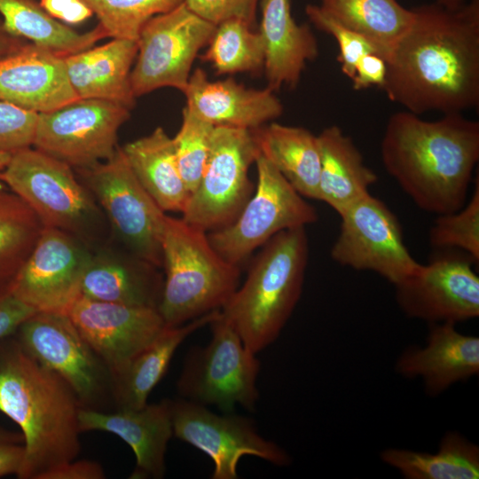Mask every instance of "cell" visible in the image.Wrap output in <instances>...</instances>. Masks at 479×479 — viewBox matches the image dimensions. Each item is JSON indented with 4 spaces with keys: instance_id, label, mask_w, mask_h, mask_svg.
<instances>
[{
    "instance_id": "b9f144b4",
    "label": "cell",
    "mask_w": 479,
    "mask_h": 479,
    "mask_svg": "<svg viewBox=\"0 0 479 479\" xmlns=\"http://www.w3.org/2000/svg\"><path fill=\"white\" fill-rule=\"evenodd\" d=\"M35 311L12 293L0 294V339L12 336Z\"/></svg>"
},
{
    "instance_id": "8fae6325",
    "label": "cell",
    "mask_w": 479,
    "mask_h": 479,
    "mask_svg": "<svg viewBox=\"0 0 479 479\" xmlns=\"http://www.w3.org/2000/svg\"><path fill=\"white\" fill-rule=\"evenodd\" d=\"M216 27L184 1L150 19L137 39V53L130 73L135 98L165 87L184 93L193 62L208 45Z\"/></svg>"
},
{
    "instance_id": "9c48e42d",
    "label": "cell",
    "mask_w": 479,
    "mask_h": 479,
    "mask_svg": "<svg viewBox=\"0 0 479 479\" xmlns=\"http://www.w3.org/2000/svg\"><path fill=\"white\" fill-rule=\"evenodd\" d=\"M258 154L252 130L215 126L202 177L182 219L206 232L232 223L254 192L248 172Z\"/></svg>"
},
{
    "instance_id": "7dc6e473",
    "label": "cell",
    "mask_w": 479,
    "mask_h": 479,
    "mask_svg": "<svg viewBox=\"0 0 479 479\" xmlns=\"http://www.w3.org/2000/svg\"><path fill=\"white\" fill-rule=\"evenodd\" d=\"M23 441L21 433L10 431L0 427V444H21Z\"/></svg>"
},
{
    "instance_id": "6da1fadb",
    "label": "cell",
    "mask_w": 479,
    "mask_h": 479,
    "mask_svg": "<svg viewBox=\"0 0 479 479\" xmlns=\"http://www.w3.org/2000/svg\"><path fill=\"white\" fill-rule=\"evenodd\" d=\"M392 48L381 90L415 114L462 113L479 105V0L426 4Z\"/></svg>"
},
{
    "instance_id": "1f68e13d",
    "label": "cell",
    "mask_w": 479,
    "mask_h": 479,
    "mask_svg": "<svg viewBox=\"0 0 479 479\" xmlns=\"http://www.w3.org/2000/svg\"><path fill=\"white\" fill-rule=\"evenodd\" d=\"M345 27L364 35L388 58L413 20L398 0H321L319 4Z\"/></svg>"
},
{
    "instance_id": "ac0fdd59",
    "label": "cell",
    "mask_w": 479,
    "mask_h": 479,
    "mask_svg": "<svg viewBox=\"0 0 479 479\" xmlns=\"http://www.w3.org/2000/svg\"><path fill=\"white\" fill-rule=\"evenodd\" d=\"M67 315L111 375L167 326L155 308L99 302L81 295Z\"/></svg>"
},
{
    "instance_id": "8d00e7d4",
    "label": "cell",
    "mask_w": 479,
    "mask_h": 479,
    "mask_svg": "<svg viewBox=\"0 0 479 479\" xmlns=\"http://www.w3.org/2000/svg\"><path fill=\"white\" fill-rule=\"evenodd\" d=\"M215 126L185 106L181 126L173 138L176 161L181 177L191 193L197 187L209 154Z\"/></svg>"
},
{
    "instance_id": "681fc988",
    "label": "cell",
    "mask_w": 479,
    "mask_h": 479,
    "mask_svg": "<svg viewBox=\"0 0 479 479\" xmlns=\"http://www.w3.org/2000/svg\"><path fill=\"white\" fill-rule=\"evenodd\" d=\"M12 153L0 152V188L5 187L4 184L1 181V175L5 169L11 159Z\"/></svg>"
},
{
    "instance_id": "ffe728a7",
    "label": "cell",
    "mask_w": 479,
    "mask_h": 479,
    "mask_svg": "<svg viewBox=\"0 0 479 479\" xmlns=\"http://www.w3.org/2000/svg\"><path fill=\"white\" fill-rule=\"evenodd\" d=\"M80 432L100 430L116 435L133 451L136 467L130 478H162L165 454L173 436L169 399L146 404L139 409H117L104 412L81 407Z\"/></svg>"
},
{
    "instance_id": "74e56055",
    "label": "cell",
    "mask_w": 479,
    "mask_h": 479,
    "mask_svg": "<svg viewBox=\"0 0 479 479\" xmlns=\"http://www.w3.org/2000/svg\"><path fill=\"white\" fill-rule=\"evenodd\" d=\"M305 13L318 29L335 39L339 48L338 62L342 74L348 78H352L356 66L364 56L378 53L385 58L374 43L340 23L320 5L308 4Z\"/></svg>"
},
{
    "instance_id": "7402d4cb",
    "label": "cell",
    "mask_w": 479,
    "mask_h": 479,
    "mask_svg": "<svg viewBox=\"0 0 479 479\" xmlns=\"http://www.w3.org/2000/svg\"><path fill=\"white\" fill-rule=\"evenodd\" d=\"M184 95L185 106L214 126L254 130L284 112L270 88H248L232 77L211 81L201 68L192 73Z\"/></svg>"
},
{
    "instance_id": "5bb4252c",
    "label": "cell",
    "mask_w": 479,
    "mask_h": 479,
    "mask_svg": "<svg viewBox=\"0 0 479 479\" xmlns=\"http://www.w3.org/2000/svg\"><path fill=\"white\" fill-rule=\"evenodd\" d=\"M173 436L199 449L214 463L212 479L238 478L243 456L260 458L279 467L292 462L276 443L263 437L248 418L231 412L216 414L183 397L169 399Z\"/></svg>"
},
{
    "instance_id": "ee69618b",
    "label": "cell",
    "mask_w": 479,
    "mask_h": 479,
    "mask_svg": "<svg viewBox=\"0 0 479 479\" xmlns=\"http://www.w3.org/2000/svg\"><path fill=\"white\" fill-rule=\"evenodd\" d=\"M103 467L95 461L71 460L47 473L41 479H103Z\"/></svg>"
},
{
    "instance_id": "836d02e7",
    "label": "cell",
    "mask_w": 479,
    "mask_h": 479,
    "mask_svg": "<svg viewBox=\"0 0 479 479\" xmlns=\"http://www.w3.org/2000/svg\"><path fill=\"white\" fill-rule=\"evenodd\" d=\"M206 47L200 59L209 63L216 75L263 71V38L243 20L231 19L216 25Z\"/></svg>"
},
{
    "instance_id": "2e32d148",
    "label": "cell",
    "mask_w": 479,
    "mask_h": 479,
    "mask_svg": "<svg viewBox=\"0 0 479 479\" xmlns=\"http://www.w3.org/2000/svg\"><path fill=\"white\" fill-rule=\"evenodd\" d=\"M475 262L455 249L437 250L427 264L395 285L399 309L409 318L453 323L479 316V277Z\"/></svg>"
},
{
    "instance_id": "f1b7e54d",
    "label": "cell",
    "mask_w": 479,
    "mask_h": 479,
    "mask_svg": "<svg viewBox=\"0 0 479 479\" xmlns=\"http://www.w3.org/2000/svg\"><path fill=\"white\" fill-rule=\"evenodd\" d=\"M134 175L159 207L183 213L190 192L176 161L173 138L162 127L122 147Z\"/></svg>"
},
{
    "instance_id": "44dd1931",
    "label": "cell",
    "mask_w": 479,
    "mask_h": 479,
    "mask_svg": "<svg viewBox=\"0 0 479 479\" xmlns=\"http://www.w3.org/2000/svg\"><path fill=\"white\" fill-rule=\"evenodd\" d=\"M78 98L64 57L31 42L0 59V101L44 113Z\"/></svg>"
},
{
    "instance_id": "cb8c5ba5",
    "label": "cell",
    "mask_w": 479,
    "mask_h": 479,
    "mask_svg": "<svg viewBox=\"0 0 479 479\" xmlns=\"http://www.w3.org/2000/svg\"><path fill=\"white\" fill-rule=\"evenodd\" d=\"M137 53V41L113 38L65 56L67 77L77 98L107 100L131 110L136 98L130 73Z\"/></svg>"
},
{
    "instance_id": "30bf717a",
    "label": "cell",
    "mask_w": 479,
    "mask_h": 479,
    "mask_svg": "<svg viewBox=\"0 0 479 479\" xmlns=\"http://www.w3.org/2000/svg\"><path fill=\"white\" fill-rule=\"evenodd\" d=\"M255 163L256 187L240 215L229 225L208 232L217 253L240 267L276 234L306 227L318 218L316 208L260 153Z\"/></svg>"
},
{
    "instance_id": "bcb514c9",
    "label": "cell",
    "mask_w": 479,
    "mask_h": 479,
    "mask_svg": "<svg viewBox=\"0 0 479 479\" xmlns=\"http://www.w3.org/2000/svg\"><path fill=\"white\" fill-rule=\"evenodd\" d=\"M27 43L26 39L10 33L0 17V59L14 53Z\"/></svg>"
},
{
    "instance_id": "4316f807",
    "label": "cell",
    "mask_w": 479,
    "mask_h": 479,
    "mask_svg": "<svg viewBox=\"0 0 479 479\" xmlns=\"http://www.w3.org/2000/svg\"><path fill=\"white\" fill-rule=\"evenodd\" d=\"M318 138L321 154L318 200L326 203L339 215L370 193L369 189L378 177L340 127L324 129Z\"/></svg>"
},
{
    "instance_id": "c3c4849f",
    "label": "cell",
    "mask_w": 479,
    "mask_h": 479,
    "mask_svg": "<svg viewBox=\"0 0 479 479\" xmlns=\"http://www.w3.org/2000/svg\"><path fill=\"white\" fill-rule=\"evenodd\" d=\"M471 0H436V3L449 9L458 8Z\"/></svg>"
},
{
    "instance_id": "f35d334b",
    "label": "cell",
    "mask_w": 479,
    "mask_h": 479,
    "mask_svg": "<svg viewBox=\"0 0 479 479\" xmlns=\"http://www.w3.org/2000/svg\"><path fill=\"white\" fill-rule=\"evenodd\" d=\"M38 114L0 101V152L13 153L33 145Z\"/></svg>"
},
{
    "instance_id": "5b68a950",
    "label": "cell",
    "mask_w": 479,
    "mask_h": 479,
    "mask_svg": "<svg viewBox=\"0 0 479 479\" xmlns=\"http://www.w3.org/2000/svg\"><path fill=\"white\" fill-rule=\"evenodd\" d=\"M165 279L158 311L167 326L220 310L240 286V267L212 247L208 232L166 216L161 238Z\"/></svg>"
},
{
    "instance_id": "ab89813d",
    "label": "cell",
    "mask_w": 479,
    "mask_h": 479,
    "mask_svg": "<svg viewBox=\"0 0 479 479\" xmlns=\"http://www.w3.org/2000/svg\"><path fill=\"white\" fill-rule=\"evenodd\" d=\"M261 0H184L197 15L218 25L231 19L245 21L250 27L255 23L257 6Z\"/></svg>"
},
{
    "instance_id": "484cf974",
    "label": "cell",
    "mask_w": 479,
    "mask_h": 479,
    "mask_svg": "<svg viewBox=\"0 0 479 479\" xmlns=\"http://www.w3.org/2000/svg\"><path fill=\"white\" fill-rule=\"evenodd\" d=\"M215 310L178 326H166L147 347L111 375V394L117 409H139L167 372L179 345L193 332L209 325Z\"/></svg>"
},
{
    "instance_id": "83f0119b",
    "label": "cell",
    "mask_w": 479,
    "mask_h": 479,
    "mask_svg": "<svg viewBox=\"0 0 479 479\" xmlns=\"http://www.w3.org/2000/svg\"><path fill=\"white\" fill-rule=\"evenodd\" d=\"M252 132L260 154L300 195L318 200L321 167L318 136L302 127L272 122Z\"/></svg>"
},
{
    "instance_id": "3957f363",
    "label": "cell",
    "mask_w": 479,
    "mask_h": 479,
    "mask_svg": "<svg viewBox=\"0 0 479 479\" xmlns=\"http://www.w3.org/2000/svg\"><path fill=\"white\" fill-rule=\"evenodd\" d=\"M70 386L30 356L17 338L0 339V412L20 428V479H41L75 459L80 449L78 412Z\"/></svg>"
},
{
    "instance_id": "9a60e30c",
    "label": "cell",
    "mask_w": 479,
    "mask_h": 479,
    "mask_svg": "<svg viewBox=\"0 0 479 479\" xmlns=\"http://www.w3.org/2000/svg\"><path fill=\"white\" fill-rule=\"evenodd\" d=\"M15 334L30 356L70 386L82 407L96 410L111 392L109 370L67 314L35 312Z\"/></svg>"
},
{
    "instance_id": "f546056e",
    "label": "cell",
    "mask_w": 479,
    "mask_h": 479,
    "mask_svg": "<svg viewBox=\"0 0 479 479\" xmlns=\"http://www.w3.org/2000/svg\"><path fill=\"white\" fill-rule=\"evenodd\" d=\"M380 457L406 479L479 478V447L457 431L444 433L434 453L388 448Z\"/></svg>"
},
{
    "instance_id": "4fadbf2b",
    "label": "cell",
    "mask_w": 479,
    "mask_h": 479,
    "mask_svg": "<svg viewBox=\"0 0 479 479\" xmlns=\"http://www.w3.org/2000/svg\"><path fill=\"white\" fill-rule=\"evenodd\" d=\"M339 216V233L330 251L338 264L375 272L394 286L420 265L404 244L398 218L377 197L368 193Z\"/></svg>"
},
{
    "instance_id": "60d3db41",
    "label": "cell",
    "mask_w": 479,
    "mask_h": 479,
    "mask_svg": "<svg viewBox=\"0 0 479 479\" xmlns=\"http://www.w3.org/2000/svg\"><path fill=\"white\" fill-rule=\"evenodd\" d=\"M388 72L386 58L378 53H369L364 56L356 66L351 82L356 90L371 87L382 88Z\"/></svg>"
},
{
    "instance_id": "e575fe53",
    "label": "cell",
    "mask_w": 479,
    "mask_h": 479,
    "mask_svg": "<svg viewBox=\"0 0 479 479\" xmlns=\"http://www.w3.org/2000/svg\"><path fill=\"white\" fill-rule=\"evenodd\" d=\"M98 20L108 37L137 41L145 24L184 0H81Z\"/></svg>"
},
{
    "instance_id": "d6986e66",
    "label": "cell",
    "mask_w": 479,
    "mask_h": 479,
    "mask_svg": "<svg viewBox=\"0 0 479 479\" xmlns=\"http://www.w3.org/2000/svg\"><path fill=\"white\" fill-rule=\"evenodd\" d=\"M428 325L426 343L404 349L395 369L405 379L420 378L426 393L436 397L479 374V338L459 332L453 323Z\"/></svg>"
},
{
    "instance_id": "7a4b0ae2",
    "label": "cell",
    "mask_w": 479,
    "mask_h": 479,
    "mask_svg": "<svg viewBox=\"0 0 479 479\" xmlns=\"http://www.w3.org/2000/svg\"><path fill=\"white\" fill-rule=\"evenodd\" d=\"M382 164L417 207L442 215L467 202L479 161V122L462 113L425 121L404 110L393 114L381 144Z\"/></svg>"
},
{
    "instance_id": "ba28073f",
    "label": "cell",
    "mask_w": 479,
    "mask_h": 479,
    "mask_svg": "<svg viewBox=\"0 0 479 479\" xmlns=\"http://www.w3.org/2000/svg\"><path fill=\"white\" fill-rule=\"evenodd\" d=\"M77 171L129 253L157 268L162 266L167 214L139 183L122 147L107 160Z\"/></svg>"
},
{
    "instance_id": "8992f818",
    "label": "cell",
    "mask_w": 479,
    "mask_h": 479,
    "mask_svg": "<svg viewBox=\"0 0 479 479\" xmlns=\"http://www.w3.org/2000/svg\"><path fill=\"white\" fill-rule=\"evenodd\" d=\"M1 181L43 227L66 232L88 246L102 233L106 216L68 164L32 146L24 148L12 153Z\"/></svg>"
},
{
    "instance_id": "e0dca14e",
    "label": "cell",
    "mask_w": 479,
    "mask_h": 479,
    "mask_svg": "<svg viewBox=\"0 0 479 479\" xmlns=\"http://www.w3.org/2000/svg\"><path fill=\"white\" fill-rule=\"evenodd\" d=\"M91 255L78 238L43 227L14 281L12 295L35 312L67 314L80 296L82 276Z\"/></svg>"
},
{
    "instance_id": "277c9868",
    "label": "cell",
    "mask_w": 479,
    "mask_h": 479,
    "mask_svg": "<svg viewBox=\"0 0 479 479\" xmlns=\"http://www.w3.org/2000/svg\"><path fill=\"white\" fill-rule=\"evenodd\" d=\"M309 257L305 227L285 230L263 246L221 316L257 354L276 341L302 291Z\"/></svg>"
},
{
    "instance_id": "d590c367",
    "label": "cell",
    "mask_w": 479,
    "mask_h": 479,
    "mask_svg": "<svg viewBox=\"0 0 479 479\" xmlns=\"http://www.w3.org/2000/svg\"><path fill=\"white\" fill-rule=\"evenodd\" d=\"M430 231L429 242L437 250L455 249L479 262V177L476 175L473 192L457 211L437 215Z\"/></svg>"
},
{
    "instance_id": "d4e9b609",
    "label": "cell",
    "mask_w": 479,
    "mask_h": 479,
    "mask_svg": "<svg viewBox=\"0 0 479 479\" xmlns=\"http://www.w3.org/2000/svg\"><path fill=\"white\" fill-rule=\"evenodd\" d=\"M155 266L129 256L100 251L91 255L80 284L90 300L158 309L163 279Z\"/></svg>"
},
{
    "instance_id": "7c38bea8",
    "label": "cell",
    "mask_w": 479,
    "mask_h": 479,
    "mask_svg": "<svg viewBox=\"0 0 479 479\" xmlns=\"http://www.w3.org/2000/svg\"><path fill=\"white\" fill-rule=\"evenodd\" d=\"M130 117L124 106L76 98L38 114L32 146L73 169L90 168L114 153L118 131Z\"/></svg>"
},
{
    "instance_id": "4dcf8cb0",
    "label": "cell",
    "mask_w": 479,
    "mask_h": 479,
    "mask_svg": "<svg viewBox=\"0 0 479 479\" xmlns=\"http://www.w3.org/2000/svg\"><path fill=\"white\" fill-rule=\"evenodd\" d=\"M0 16L10 33L62 57L108 37L99 24L84 33L74 30L50 16L37 0H0Z\"/></svg>"
},
{
    "instance_id": "7bdbcfd3",
    "label": "cell",
    "mask_w": 479,
    "mask_h": 479,
    "mask_svg": "<svg viewBox=\"0 0 479 479\" xmlns=\"http://www.w3.org/2000/svg\"><path fill=\"white\" fill-rule=\"evenodd\" d=\"M41 6L53 19L75 25L93 15L81 0H40Z\"/></svg>"
},
{
    "instance_id": "d6a6232c",
    "label": "cell",
    "mask_w": 479,
    "mask_h": 479,
    "mask_svg": "<svg viewBox=\"0 0 479 479\" xmlns=\"http://www.w3.org/2000/svg\"><path fill=\"white\" fill-rule=\"evenodd\" d=\"M43 229L37 216L18 195L0 188V294L12 293Z\"/></svg>"
},
{
    "instance_id": "603a6c76",
    "label": "cell",
    "mask_w": 479,
    "mask_h": 479,
    "mask_svg": "<svg viewBox=\"0 0 479 479\" xmlns=\"http://www.w3.org/2000/svg\"><path fill=\"white\" fill-rule=\"evenodd\" d=\"M259 33L263 41V72L267 87L295 88L307 63L315 60L318 43L308 24H298L291 12L290 0H261Z\"/></svg>"
},
{
    "instance_id": "f6af8a7d",
    "label": "cell",
    "mask_w": 479,
    "mask_h": 479,
    "mask_svg": "<svg viewBox=\"0 0 479 479\" xmlns=\"http://www.w3.org/2000/svg\"><path fill=\"white\" fill-rule=\"evenodd\" d=\"M24 446L20 444H0V477L18 475L24 459Z\"/></svg>"
},
{
    "instance_id": "52a82bcc",
    "label": "cell",
    "mask_w": 479,
    "mask_h": 479,
    "mask_svg": "<svg viewBox=\"0 0 479 479\" xmlns=\"http://www.w3.org/2000/svg\"><path fill=\"white\" fill-rule=\"evenodd\" d=\"M209 325L210 342L192 348L185 356L177 392L185 399L225 412H232L237 404L253 410L259 398L256 354L245 346L221 312Z\"/></svg>"
}]
</instances>
